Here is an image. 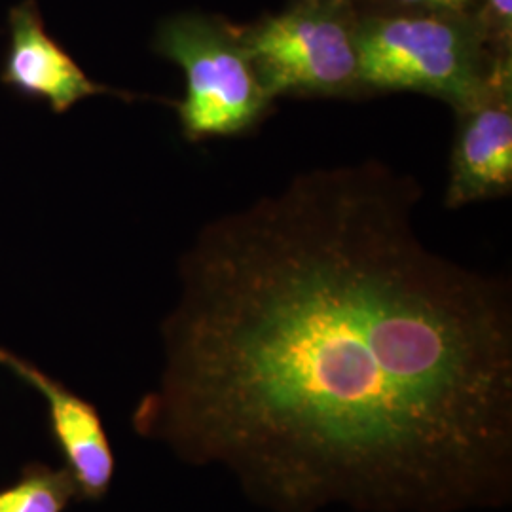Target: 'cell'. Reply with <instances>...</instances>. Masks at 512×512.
Segmentation results:
<instances>
[{
	"label": "cell",
	"mask_w": 512,
	"mask_h": 512,
	"mask_svg": "<svg viewBox=\"0 0 512 512\" xmlns=\"http://www.w3.org/2000/svg\"><path fill=\"white\" fill-rule=\"evenodd\" d=\"M154 48L183 69L186 93L179 120L192 143L249 133L274 107L239 40L238 25L184 12L158 27Z\"/></svg>",
	"instance_id": "4"
},
{
	"label": "cell",
	"mask_w": 512,
	"mask_h": 512,
	"mask_svg": "<svg viewBox=\"0 0 512 512\" xmlns=\"http://www.w3.org/2000/svg\"><path fill=\"white\" fill-rule=\"evenodd\" d=\"M359 74L368 97L416 92L463 109L499 59L476 12H365L357 25Z\"/></svg>",
	"instance_id": "2"
},
{
	"label": "cell",
	"mask_w": 512,
	"mask_h": 512,
	"mask_svg": "<svg viewBox=\"0 0 512 512\" xmlns=\"http://www.w3.org/2000/svg\"><path fill=\"white\" fill-rule=\"evenodd\" d=\"M456 135L444 205L509 196L512 190V55L499 59L494 73L471 103L456 110Z\"/></svg>",
	"instance_id": "5"
},
{
	"label": "cell",
	"mask_w": 512,
	"mask_h": 512,
	"mask_svg": "<svg viewBox=\"0 0 512 512\" xmlns=\"http://www.w3.org/2000/svg\"><path fill=\"white\" fill-rule=\"evenodd\" d=\"M476 0H387L382 10L372 12H435V14H467L475 12Z\"/></svg>",
	"instance_id": "10"
},
{
	"label": "cell",
	"mask_w": 512,
	"mask_h": 512,
	"mask_svg": "<svg viewBox=\"0 0 512 512\" xmlns=\"http://www.w3.org/2000/svg\"><path fill=\"white\" fill-rule=\"evenodd\" d=\"M359 18L353 0H296L275 16L238 25V35L274 99H365Z\"/></svg>",
	"instance_id": "3"
},
{
	"label": "cell",
	"mask_w": 512,
	"mask_h": 512,
	"mask_svg": "<svg viewBox=\"0 0 512 512\" xmlns=\"http://www.w3.org/2000/svg\"><path fill=\"white\" fill-rule=\"evenodd\" d=\"M78 497L67 467L27 465L18 482L0 490V512H65Z\"/></svg>",
	"instance_id": "8"
},
{
	"label": "cell",
	"mask_w": 512,
	"mask_h": 512,
	"mask_svg": "<svg viewBox=\"0 0 512 512\" xmlns=\"http://www.w3.org/2000/svg\"><path fill=\"white\" fill-rule=\"evenodd\" d=\"M421 188L319 167L207 222L139 435L275 512L499 507L512 488L509 285L429 249Z\"/></svg>",
	"instance_id": "1"
},
{
	"label": "cell",
	"mask_w": 512,
	"mask_h": 512,
	"mask_svg": "<svg viewBox=\"0 0 512 512\" xmlns=\"http://www.w3.org/2000/svg\"><path fill=\"white\" fill-rule=\"evenodd\" d=\"M10 46L2 82L19 95L44 99L54 112H65L86 97L114 93L93 82L80 65L48 35L37 4L21 2L10 12Z\"/></svg>",
	"instance_id": "7"
},
{
	"label": "cell",
	"mask_w": 512,
	"mask_h": 512,
	"mask_svg": "<svg viewBox=\"0 0 512 512\" xmlns=\"http://www.w3.org/2000/svg\"><path fill=\"white\" fill-rule=\"evenodd\" d=\"M0 365L44 397L55 442L65 458L67 471L73 475L78 497L101 501L112 486L116 459L95 404L6 349H0Z\"/></svg>",
	"instance_id": "6"
},
{
	"label": "cell",
	"mask_w": 512,
	"mask_h": 512,
	"mask_svg": "<svg viewBox=\"0 0 512 512\" xmlns=\"http://www.w3.org/2000/svg\"><path fill=\"white\" fill-rule=\"evenodd\" d=\"M476 16L499 54H512V0H476Z\"/></svg>",
	"instance_id": "9"
}]
</instances>
